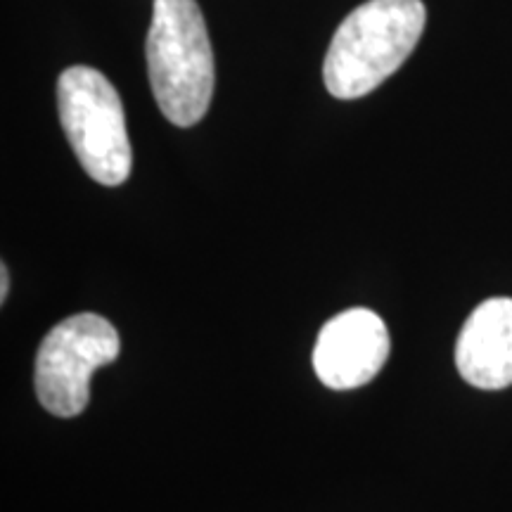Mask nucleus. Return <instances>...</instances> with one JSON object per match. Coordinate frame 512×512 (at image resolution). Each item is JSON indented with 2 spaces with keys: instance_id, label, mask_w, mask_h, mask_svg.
Instances as JSON below:
<instances>
[{
  "instance_id": "1",
  "label": "nucleus",
  "mask_w": 512,
  "mask_h": 512,
  "mask_svg": "<svg viewBox=\"0 0 512 512\" xmlns=\"http://www.w3.org/2000/svg\"><path fill=\"white\" fill-rule=\"evenodd\" d=\"M427 10L422 0H366L339 24L325 55L330 95L356 100L375 91L418 46Z\"/></svg>"
},
{
  "instance_id": "2",
  "label": "nucleus",
  "mask_w": 512,
  "mask_h": 512,
  "mask_svg": "<svg viewBox=\"0 0 512 512\" xmlns=\"http://www.w3.org/2000/svg\"><path fill=\"white\" fill-rule=\"evenodd\" d=\"M145 53L164 117L181 128L202 121L214 95V53L197 0H155Z\"/></svg>"
},
{
  "instance_id": "3",
  "label": "nucleus",
  "mask_w": 512,
  "mask_h": 512,
  "mask_svg": "<svg viewBox=\"0 0 512 512\" xmlns=\"http://www.w3.org/2000/svg\"><path fill=\"white\" fill-rule=\"evenodd\" d=\"M57 107L74 155L100 185H121L131 176V143L117 88L93 67H69L57 81Z\"/></svg>"
},
{
  "instance_id": "4",
  "label": "nucleus",
  "mask_w": 512,
  "mask_h": 512,
  "mask_svg": "<svg viewBox=\"0 0 512 512\" xmlns=\"http://www.w3.org/2000/svg\"><path fill=\"white\" fill-rule=\"evenodd\" d=\"M119 332L98 313H79L43 337L34 384L41 406L57 418H74L91 399V375L119 356Z\"/></svg>"
},
{
  "instance_id": "5",
  "label": "nucleus",
  "mask_w": 512,
  "mask_h": 512,
  "mask_svg": "<svg viewBox=\"0 0 512 512\" xmlns=\"http://www.w3.org/2000/svg\"><path fill=\"white\" fill-rule=\"evenodd\" d=\"M389 330L370 309H347L323 325L313 347V370L330 389H356L380 373L389 358Z\"/></svg>"
},
{
  "instance_id": "6",
  "label": "nucleus",
  "mask_w": 512,
  "mask_h": 512,
  "mask_svg": "<svg viewBox=\"0 0 512 512\" xmlns=\"http://www.w3.org/2000/svg\"><path fill=\"white\" fill-rule=\"evenodd\" d=\"M456 368L477 389L512 384V299H486L470 313L456 342Z\"/></svg>"
},
{
  "instance_id": "7",
  "label": "nucleus",
  "mask_w": 512,
  "mask_h": 512,
  "mask_svg": "<svg viewBox=\"0 0 512 512\" xmlns=\"http://www.w3.org/2000/svg\"><path fill=\"white\" fill-rule=\"evenodd\" d=\"M8 290H10V271L8 266H0V299H8Z\"/></svg>"
}]
</instances>
